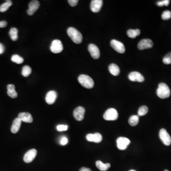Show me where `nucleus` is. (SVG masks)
<instances>
[{"label":"nucleus","mask_w":171,"mask_h":171,"mask_svg":"<svg viewBox=\"0 0 171 171\" xmlns=\"http://www.w3.org/2000/svg\"><path fill=\"white\" fill-rule=\"evenodd\" d=\"M67 33L72 41L76 44H80L82 42V35L75 28L73 27L68 28L67 30Z\"/></svg>","instance_id":"f257e3e1"},{"label":"nucleus","mask_w":171,"mask_h":171,"mask_svg":"<svg viewBox=\"0 0 171 171\" xmlns=\"http://www.w3.org/2000/svg\"><path fill=\"white\" fill-rule=\"evenodd\" d=\"M156 93L159 98L165 99L170 96L171 91L169 87L166 83H161L158 85Z\"/></svg>","instance_id":"f03ea898"},{"label":"nucleus","mask_w":171,"mask_h":171,"mask_svg":"<svg viewBox=\"0 0 171 171\" xmlns=\"http://www.w3.org/2000/svg\"><path fill=\"white\" fill-rule=\"evenodd\" d=\"M78 82L82 86L86 89H92L94 86V81L91 77L88 75L82 74L78 78Z\"/></svg>","instance_id":"7ed1b4c3"},{"label":"nucleus","mask_w":171,"mask_h":171,"mask_svg":"<svg viewBox=\"0 0 171 171\" xmlns=\"http://www.w3.org/2000/svg\"><path fill=\"white\" fill-rule=\"evenodd\" d=\"M103 118L104 119L107 121L116 120L118 118V114L117 110L115 108H109L105 112Z\"/></svg>","instance_id":"20e7f679"},{"label":"nucleus","mask_w":171,"mask_h":171,"mask_svg":"<svg viewBox=\"0 0 171 171\" xmlns=\"http://www.w3.org/2000/svg\"><path fill=\"white\" fill-rule=\"evenodd\" d=\"M50 49L51 52L54 53H61L63 49L62 42L60 40H54L51 42Z\"/></svg>","instance_id":"39448f33"},{"label":"nucleus","mask_w":171,"mask_h":171,"mask_svg":"<svg viewBox=\"0 0 171 171\" xmlns=\"http://www.w3.org/2000/svg\"><path fill=\"white\" fill-rule=\"evenodd\" d=\"M110 45L118 53L122 54L125 53V47L121 42L116 40H112L110 42Z\"/></svg>","instance_id":"423d86ee"},{"label":"nucleus","mask_w":171,"mask_h":171,"mask_svg":"<svg viewBox=\"0 0 171 171\" xmlns=\"http://www.w3.org/2000/svg\"><path fill=\"white\" fill-rule=\"evenodd\" d=\"M159 137L164 144L169 146L171 144V137L165 129H161L159 132Z\"/></svg>","instance_id":"0eeeda50"},{"label":"nucleus","mask_w":171,"mask_h":171,"mask_svg":"<svg viewBox=\"0 0 171 171\" xmlns=\"http://www.w3.org/2000/svg\"><path fill=\"white\" fill-rule=\"evenodd\" d=\"M130 143L129 139L125 137H120L117 140V147L120 150L126 149Z\"/></svg>","instance_id":"6e6552de"},{"label":"nucleus","mask_w":171,"mask_h":171,"mask_svg":"<svg viewBox=\"0 0 171 171\" xmlns=\"http://www.w3.org/2000/svg\"><path fill=\"white\" fill-rule=\"evenodd\" d=\"M85 113V109L83 107H78L75 108L73 112V116L77 121H81L84 118V114Z\"/></svg>","instance_id":"1a4fd4ad"},{"label":"nucleus","mask_w":171,"mask_h":171,"mask_svg":"<svg viewBox=\"0 0 171 171\" xmlns=\"http://www.w3.org/2000/svg\"><path fill=\"white\" fill-rule=\"evenodd\" d=\"M128 78L133 82H142L144 80V78L141 73L137 71H133L128 75Z\"/></svg>","instance_id":"9d476101"},{"label":"nucleus","mask_w":171,"mask_h":171,"mask_svg":"<svg viewBox=\"0 0 171 171\" xmlns=\"http://www.w3.org/2000/svg\"><path fill=\"white\" fill-rule=\"evenodd\" d=\"M37 154V151L35 149L30 150L25 154L24 160L26 163L31 162L35 158Z\"/></svg>","instance_id":"9b49d317"},{"label":"nucleus","mask_w":171,"mask_h":171,"mask_svg":"<svg viewBox=\"0 0 171 171\" xmlns=\"http://www.w3.org/2000/svg\"><path fill=\"white\" fill-rule=\"evenodd\" d=\"M88 50L94 59H98L100 57V51L98 47L94 44H90L88 46Z\"/></svg>","instance_id":"f8f14e48"},{"label":"nucleus","mask_w":171,"mask_h":171,"mask_svg":"<svg viewBox=\"0 0 171 171\" xmlns=\"http://www.w3.org/2000/svg\"><path fill=\"white\" fill-rule=\"evenodd\" d=\"M153 46V42L150 39H143L138 43L137 47L140 50L151 48Z\"/></svg>","instance_id":"ddd939ff"},{"label":"nucleus","mask_w":171,"mask_h":171,"mask_svg":"<svg viewBox=\"0 0 171 171\" xmlns=\"http://www.w3.org/2000/svg\"><path fill=\"white\" fill-rule=\"evenodd\" d=\"M40 2L38 1L33 0L29 3V9L27 10V12L28 15L30 16L33 15L34 13L36 12L40 7Z\"/></svg>","instance_id":"4468645a"},{"label":"nucleus","mask_w":171,"mask_h":171,"mask_svg":"<svg viewBox=\"0 0 171 171\" xmlns=\"http://www.w3.org/2000/svg\"><path fill=\"white\" fill-rule=\"evenodd\" d=\"M86 139L89 142L99 143L102 140V136L100 133H96L95 134H88L86 136Z\"/></svg>","instance_id":"2eb2a0df"},{"label":"nucleus","mask_w":171,"mask_h":171,"mask_svg":"<svg viewBox=\"0 0 171 171\" xmlns=\"http://www.w3.org/2000/svg\"><path fill=\"white\" fill-rule=\"evenodd\" d=\"M103 5L102 0H93L90 4V9L93 13H96L100 12Z\"/></svg>","instance_id":"dca6fc26"},{"label":"nucleus","mask_w":171,"mask_h":171,"mask_svg":"<svg viewBox=\"0 0 171 171\" xmlns=\"http://www.w3.org/2000/svg\"><path fill=\"white\" fill-rule=\"evenodd\" d=\"M57 98V92L54 90H51L47 93L45 97V100L47 104L52 105L55 102Z\"/></svg>","instance_id":"f3484780"},{"label":"nucleus","mask_w":171,"mask_h":171,"mask_svg":"<svg viewBox=\"0 0 171 171\" xmlns=\"http://www.w3.org/2000/svg\"><path fill=\"white\" fill-rule=\"evenodd\" d=\"M18 118L21 120V122L25 123H31L33 121V118L31 114L27 112L20 113L18 115Z\"/></svg>","instance_id":"a211bd4d"},{"label":"nucleus","mask_w":171,"mask_h":171,"mask_svg":"<svg viewBox=\"0 0 171 171\" xmlns=\"http://www.w3.org/2000/svg\"><path fill=\"white\" fill-rule=\"evenodd\" d=\"M21 121L18 118H16L13 122L11 127V132L13 134H16L19 131L21 126Z\"/></svg>","instance_id":"6ab92c4d"},{"label":"nucleus","mask_w":171,"mask_h":171,"mask_svg":"<svg viewBox=\"0 0 171 171\" xmlns=\"http://www.w3.org/2000/svg\"><path fill=\"white\" fill-rule=\"evenodd\" d=\"M7 89V94L9 96L13 98H15L17 97L18 94L15 90V86L14 85H8Z\"/></svg>","instance_id":"aec40b11"},{"label":"nucleus","mask_w":171,"mask_h":171,"mask_svg":"<svg viewBox=\"0 0 171 171\" xmlns=\"http://www.w3.org/2000/svg\"><path fill=\"white\" fill-rule=\"evenodd\" d=\"M96 167L101 171H107L110 168L111 165L109 163L104 164L101 161H97L96 162Z\"/></svg>","instance_id":"412c9836"},{"label":"nucleus","mask_w":171,"mask_h":171,"mask_svg":"<svg viewBox=\"0 0 171 171\" xmlns=\"http://www.w3.org/2000/svg\"><path fill=\"white\" fill-rule=\"evenodd\" d=\"M108 69L110 73L114 76H117L119 74L120 69L116 64L114 63L110 64L108 67Z\"/></svg>","instance_id":"4be33fe9"},{"label":"nucleus","mask_w":171,"mask_h":171,"mask_svg":"<svg viewBox=\"0 0 171 171\" xmlns=\"http://www.w3.org/2000/svg\"><path fill=\"white\" fill-rule=\"evenodd\" d=\"M140 33L141 31L139 29H136V30L129 29L127 31V36L132 38H135L137 36H139Z\"/></svg>","instance_id":"5701e85b"},{"label":"nucleus","mask_w":171,"mask_h":171,"mask_svg":"<svg viewBox=\"0 0 171 171\" xmlns=\"http://www.w3.org/2000/svg\"><path fill=\"white\" fill-rule=\"evenodd\" d=\"M18 31L16 28H11L9 31V35H10V38L13 41H17V39L18 38Z\"/></svg>","instance_id":"b1692460"},{"label":"nucleus","mask_w":171,"mask_h":171,"mask_svg":"<svg viewBox=\"0 0 171 171\" xmlns=\"http://www.w3.org/2000/svg\"><path fill=\"white\" fill-rule=\"evenodd\" d=\"M13 2L11 1H6L5 2L0 6V12L4 13L8 10V9L12 5Z\"/></svg>","instance_id":"393cba45"},{"label":"nucleus","mask_w":171,"mask_h":171,"mask_svg":"<svg viewBox=\"0 0 171 171\" xmlns=\"http://www.w3.org/2000/svg\"><path fill=\"white\" fill-rule=\"evenodd\" d=\"M139 122V116L138 115H132L130 117L128 123L130 125L132 126H136Z\"/></svg>","instance_id":"a878e982"},{"label":"nucleus","mask_w":171,"mask_h":171,"mask_svg":"<svg viewBox=\"0 0 171 171\" xmlns=\"http://www.w3.org/2000/svg\"><path fill=\"white\" fill-rule=\"evenodd\" d=\"M11 60L13 62L17 64H20L23 63L24 61V59L22 57H20V56L18 55L14 54L12 56L11 58Z\"/></svg>","instance_id":"bb28decb"},{"label":"nucleus","mask_w":171,"mask_h":171,"mask_svg":"<svg viewBox=\"0 0 171 171\" xmlns=\"http://www.w3.org/2000/svg\"><path fill=\"white\" fill-rule=\"evenodd\" d=\"M31 68L30 66L28 65L24 66L23 67L21 74L23 76L25 77H27L29 76L30 74H31Z\"/></svg>","instance_id":"cd10ccee"},{"label":"nucleus","mask_w":171,"mask_h":171,"mask_svg":"<svg viewBox=\"0 0 171 171\" xmlns=\"http://www.w3.org/2000/svg\"><path fill=\"white\" fill-rule=\"evenodd\" d=\"M148 108L145 106H143L140 107L138 111V116H143L147 113Z\"/></svg>","instance_id":"c85d7f7f"},{"label":"nucleus","mask_w":171,"mask_h":171,"mask_svg":"<svg viewBox=\"0 0 171 171\" xmlns=\"http://www.w3.org/2000/svg\"><path fill=\"white\" fill-rule=\"evenodd\" d=\"M171 18V12L167 10L162 13V18L164 20H168Z\"/></svg>","instance_id":"c756f323"},{"label":"nucleus","mask_w":171,"mask_h":171,"mask_svg":"<svg viewBox=\"0 0 171 171\" xmlns=\"http://www.w3.org/2000/svg\"><path fill=\"white\" fill-rule=\"evenodd\" d=\"M162 61L166 65L171 64V52L166 55V56L162 60Z\"/></svg>","instance_id":"7c9ffc66"},{"label":"nucleus","mask_w":171,"mask_h":171,"mask_svg":"<svg viewBox=\"0 0 171 171\" xmlns=\"http://www.w3.org/2000/svg\"><path fill=\"white\" fill-rule=\"evenodd\" d=\"M169 3H170L169 0H164V1H162L158 2L156 3V4L159 7H162L163 6H168L169 5Z\"/></svg>","instance_id":"2f4dec72"},{"label":"nucleus","mask_w":171,"mask_h":171,"mask_svg":"<svg viewBox=\"0 0 171 171\" xmlns=\"http://www.w3.org/2000/svg\"><path fill=\"white\" fill-rule=\"evenodd\" d=\"M68 129V126L67 125H60L57 126V129L58 131H67Z\"/></svg>","instance_id":"473e14b6"},{"label":"nucleus","mask_w":171,"mask_h":171,"mask_svg":"<svg viewBox=\"0 0 171 171\" xmlns=\"http://www.w3.org/2000/svg\"><path fill=\"white\" fill-rule=\"evenodd\" d=\"M68 142V139L66 137L63 136L61 138V140L60 141V144L62 145H66Z\"/></svg>","instance_id":"72a5a7b5"},{"label":"nucleus","mask_w":171,"mask_h":171,"mask_svg":"<svg viewBox=\"0 0 171 171\" xmlns=\"http://www.w3.org/2000/svg\"><path fill=\"white\" fill-rule=\"evenodd\" d=\"M78 2V0H68V3L72 7H74L77 5Z\"/></svg>","instance_id":"f704fd0d"},{"label":"nucleus","mask_w":171,"mask_h":171,"mask_svg":"<svg viewBox=\"0 0 171 171\" xmlns=\"http://www.w3.org/2000/svg\"><path fill=\"white\" fill-rule=\"evenodd\" d=\"M7 25V23L6 21L4 20L0 21V28H5L6 27Z\"/></svg>","instance_id":"c9c22d12"},{"label":"nucleus","mask_w":171,"mask_h":171,"mask_svg":"<svg viewBox=\"0 0 171 171\" xmlns=\"http://www.w3.org/2000/svg\"><path fill=\"white\" fill-rule=\"evenodd\" d=\"M4 51V47L1 43H0V54L3 53Z\"/></svg>","instance_id":"e433bc0d"},{"label":"nucleus","mask_w":171,"mask_h":171,"mask_svg":"<svg viewBox=\"0 0 171 171\" xmlns=\"http://www.w3.org/2000/svg\"><path fill=\"white\" fill-rule=\"evenodd\" d=\"M79 171H91V170L89 168H86V167H83L82 168H80Z\"/></svg>","instance_id":"4c0bfd02"},{"label":"nucleus","mask_w":171,"mask_h":171,"mask_svg":"<svg viewBox=\"0 0 171 171\" xmlns=\"http://www.w3.org/2000/svg\"><path fill=\"white\" fill-rule=\"evenodd\" d=\"M136 171V170H130V171Z\"/></svg>","instance_id":"58836bf2"},{"label":"nucleus","mask_w":171,"mask_h":171,"mask_svg":"<svg viewBox=\"0 0 171 171\" xmlns=\"http://www.w3.org/2000/svg\"><path fill=\"white\" fill-rule=\"evenodd\" d=\"M164 171H169L168 170H165Z\"/></svg>","instance_id":"ea45409f"}]
</instances>
